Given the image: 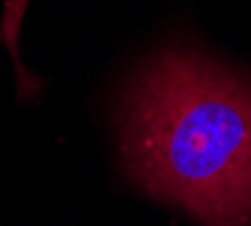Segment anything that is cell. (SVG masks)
I'll use <instances>...</instances> for the list:
<instances>
[{
	"instance_id": "7a4b0ae2",
	"label": "cell",
	"mask_w": 251,
	"mask_h": 226,
	"mask_svg": "<svg viewBox=\"0 0 251 226\" xmlns=\"http://www.w3.org/2000/svg\"><path fill=\"white\" fill-rule=\"evenodd\" d=\"M27 5L29 0H5V9L0 16V41L7 46L14 59V66L18 73V88L23 95L36 93V88H39V81L25 73V66L21 61V54H18V34H21V23H23Z\"/></svg>"
},
{
	"instance_id": "6da1fadb",
	"label": "cell",
	"mask_w": 251,
	"mask_h": 226,
	"mask_svg": "<svg viewBox=\"0 0 251 226\" xmlns=\"http://www.w3.org/2000/svg\"><path fill=\"white\" fill-rule=\"evenodd\" d=\"M116 129L136 188L201 226H251V73L168 46L123 86Z\"/></svg>"
}]
</instances>
